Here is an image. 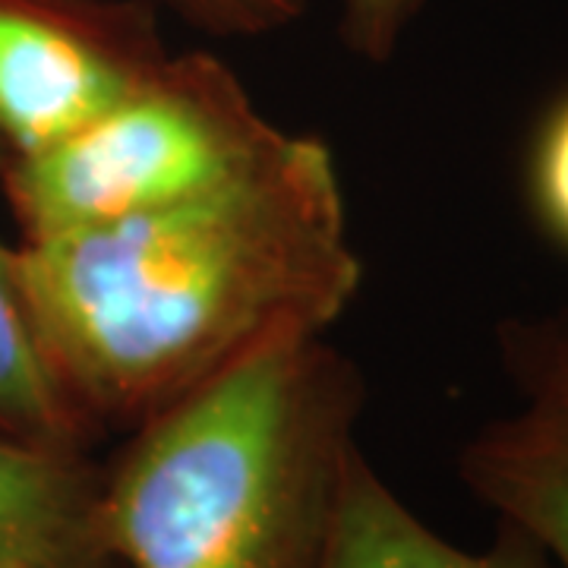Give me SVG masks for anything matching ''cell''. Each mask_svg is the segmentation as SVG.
<instances>
[{
    "mask_svg": "<svg viewBox=\"0 0 568 568\" xmlns=\"http://www.w3.org/2000/svg\"><path fill=\"white\" fill-rule=\"evenodd\" d=\"M20 265L51 364L102 433L325 335L364 282L338 162L310 133L181 203L22 241Z\"/></svg>",
    "mask_w": 568,
    "mask_h": 568,
    "instance_id": "1",
    "label": "cell"
},
{
    "mask_svg": "<svg viewBox=\"0 0 568 568\" xmlns=\"http://www.w3.org/2000/svg\"><path fill=\"white\" fill-rule=\"evenodd\" d=\"M364 379L325 335L284 338L205 379L104 465L123 568H323Z\"/></svg>",
    "mask_w": 568,
    "mask_h": 568,
    "instance_id": "2",
    "label": "cell"
},
{
    "mask_svg": "<svg viewBox=\"0 0 568 568\" xmlns=\"http://www.w3.org/2000/svg\"><path fill=\"white\" fill-rule=\"evenodd\" d=\"M284 136L227 63L209 51H171L80 130L10 159L0 186L22 241H36L222 186L268 159Z\"/></svg>",
    "mask_w": 568,
    "mask_h": 568,
    "instance_id": "3",
    "label": "cell"
},
{
    "mask_svg": "<svg viewBox=\"0 0 568 568\" xmlns=\"http://www.w3.org/2000/svg\"><path fill=\"white\" fill-rule=\"evenodd\" d=\"M152 0H0V145L70 136L171 54Z\"/></svg>",
    "mask_w": 568,
    "mask_h": 568,
    "instance_id": "4",
    "label": "cell"
},
{
    "mask_svg": "<svg viewBox=\"0 0 568 568\" xmlns=\"http://www.w3.org/2000/svg\"><path fill=\"white\" fill-rule=\"evenodd\" d=\"M508 357L528 402L467 443L462 480L568 568V328L515 332Z\"/></svg>",
    "mask_w": 568,
    "mask_h": 568,
    "instance_id": "5",
    "label": "cell"
},
{
    "mask_svg": "<svg viewBox=\"0 0 568 568\" xmlns=\"http://www.w3.org/2000/svg\"><path fill=\"white\" fill-rule=\"evenodd\" d=\"M104 465L0 429V568H123L102 525Z\"/></svg>",
    "mask_w": 568,
    "mask_h": 568,
    "instance_id": "6",
    "label": "cell"
},
{
    "mask_svg": "<svg viewBox=\"0 0 568 568\" xmlns=\"http://www.w3.org/2000/svg\"><path fill=\"white\" fill-rule=\"evenodd\" d=\"M323 568H556L530 534L499 518V537L484 552L448 544L398 499L366 462L351 455Z\"/></svg>",
    "mask_w": 568,
    "mask_h": 568,
    "instance_id": "7",
    "label": "cell"
},
{
    "mask_svg": "<svg viewBox=\"0 0 568 568\" xmlns=\"http://www.w3.org/2000/svg\"><path fill=\"white\" fill-rule=\"evenodd\" d=\"M0 429L61 448H92L102 429L70 398L26 294L20 246L0 241Z\"/></svg>",
    "mask_w": 568,
    "mask_h": 568,
    "instance_id": "8",
    "label": "cell"
},
{
    "mask_svg": "<svg viewBox=\"0 0 568 568\" xmlns=\"http://www.w3.org/2000/svg\"><path fill=\"white\" fill-rule=\"evenodd\" d=\"M152 3L219 39H260L282 32L301 20L310 7V0H152Z\"/></svg>",
    "mask_w": 568,
    "mask_h": 568,
    "instance_id": "9",
    "label": "cell"
},
{
    "mask_svg": "<svg viewBox=\"0 0 568 568\" xmlns=\"http://www.w3.org/2000/svg\"><path fill=\"white\" fill-rule=\"evenodd\" d=\"M530 196L544 227L568 246V99L540 126L530 155Z\"/></svg>",
    "mask_w": 568,
    "mask_h": 568,
    "instance_id": "10",
    "label": "cell"
},
{
    "mask_svg": "<svg viewBox=\"0 0 568 568\" xmlns=\"http://www.w3.org/2000/svg\"><path fill=\"white\" fill-rule=\"evenodd\" d=\"M426 0H342V41L354 58L388 61Z\"/></svg>",
    "mask_w": 568,
    "mask_h": 568,
    "instance_id": "11",
    "label": "cell"
},
{
    "mask_svg": "<svg viewBox=\"0 0 568 568\" xmlns=\"http://www.w3.org/2000/svg\"><path fill=\"white\" fill-rule=\"evenodd\" d=\"M7 162H10V155L3 152V145H0V178H3V168H7Z\"/></svg>",
    "mask_w": 568,
    "mask_h": 568,
    "instance_id": "12",
    "label": "cell"
}]
</instances>
